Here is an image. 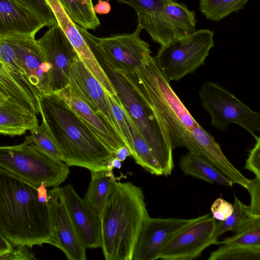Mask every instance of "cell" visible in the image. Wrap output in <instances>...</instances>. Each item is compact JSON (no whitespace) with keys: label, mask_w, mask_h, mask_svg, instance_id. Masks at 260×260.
Instances as JSON below:
<instances>
[{"label":"cell","mask_w":260,"mask_h":260,"mask_svg":"<svg viewBox=\"0 0 260 260\" xmlns=\"http://www.w3.org/2000/svg\"><path fill=\"white\" fill-rule=\"evenodd\" d=\"M260 246L223 244L211 253L209 260H259Z\"/></svg>","instance_id":"obj_29"},{"label":"cell","mask_w":260,"mask_h":260,"mask_svg":"<svg viewBox=\"0 0 260 260\" xmlns=\"http://www.w3.org/2000/svg\"><path fill=\"white\" fill-rule=\"evenodd\" d=\"M40 113L68 166L108 169L114 154L57 94L38 98Z\"/></svg>","instance_id":"obj_3"},{"label":"cell","mask_w":260,"mask_h":260,"mask_svg":"<svg viewBox=\"0 0 260 260\" xmlns=\"http://www.w3.org/2000/svg\"><path fill=\"white\" fill-rule=\"evenodd\" d=\"M77 27L91 51L100 54L114 69L134 72L142 64L145 57L151 54L150 45L141 38L142 29L138 25L131 34L104 38L94 36L78 25Z\"/></svg>","instance_id":"obj_9"},{"label":"cell","mask_w":260,"mask_h":260,"mask_svg":"<svg viewBox=\"0 0 260 260\" xmlns=\"http://www.w3.org/2000/svg\"><path fill=\"white\" fill-rule=\"evenodd\" d=\"M0 89L22 107L40 114L38 98L26 79L12 48L5 39L1 38Z\"/></svg>","instance_id":"obj_14"},{"label":"cell","mask_w":260,"mask_h":260,"mask_svg":"<svg viewBox=\"0 0 260 260\" xmlns=\"http://www.w3.org/2000/svg\"><path fill=\"white\" fill-rule=\"evenodd\" d=\"M37 114L8 99L0 102V134L21 136L38 125Z\"/></svg>","instance_id":"obj_22"},{"label":"cell","mask_w":260,"mask_h":260,"mask_svg":"<svg viewBox=\"0 0 260 260\" xmlns=\"http://www.w3.org/2000/svg\"><path fill=\"white\" fill-rule=\"evenodd\" d=\"M67 87L92 110L102 113L122 139L107 91L86 68L79 57L71 66Z\"/></svg>","instance_id":"obj_16"},{"label":"cell","mask_w":260,"mask_h":260,"mask_svg":"<svg viewBox=\"0 0 260 260\" xmlns=\"http://www.w3.org/2000/svg\"><path fill=\"white\" fill-rule=\"evenodd\" d=\"M232 213L225 220L216 223L213 237L218 240L222 234L229 231L235 233L240 231L248 222L250 216L246 210V205L243 204L236 196Z\"/></svg>","instance_id":"obj_30"},{"label":"cell","mask_w":260,"mask_h":260,"mask_svg":"<svg viewBox=\"0 0 260 260\" xmlns=\"http://www.w3.org/2000/svg\"><path fill=\"white\" fill-rule=\"evenodd\" d=\"M48 194L55 246L60 249L69 260L86 259V248L74 228L61 187H54Z\"/></svg>","instance_id":"obj_15"},{"label":"cell","mask_w":260,"mask_h":260,"mask_svg":"<svg viewBox=\"0 0 260 260\" xmlns=\"http://www.w3.org/2000/svg\"><path fill=\"white\" fill-rule=\"evenodd\" d=\"M179 166L185 175L210 183H217L226 186H232L234 184L211 164L189 151L181 157Z\"/></svg>","instance_id":"obj_24"},{"label":"cell","mask_w":260,"mask_h":260,"mask_svg":"<svg viewBox=\"0 0 260 260\" xmlns=\"http://www.w3.org/2000/svg\"><path fill=\"white\" fill-rule=\"evenodd\" d=\"M99 215L105 258L132 260L143 222L149 216L141 188L129 182L116 181Z\"/></svg>","instance_id":"obj_4"},{"label":"cell","mask_w":260,"mask_h":260,"mask_svg":"<svg viewBox=\"0 0 260 260\" xmlns=\"http://www.w3.org/2000/svg\"><path fill=\"white\" fill-rule=\"evenodd\" d=\"M29 132L32 141L41 151L54 159L63 161L61 153L43 121Z\"/></svg>","instance_id":"obj_32"},{"label":"cell","mask_w":260,"mask_h":260,"mask_svg":"<svg viewBox=\"0 0 260 260\" xmlns=\"http://www.w3.org/2000/svg\"><path fill=\"white\" fill-rule=\"evenodd\" d=\"M61 188L69 215L82 244L86 249L101 248L99 214L79 196L72 185L68 184Z\"/></svg>","instance_id":"obj_17"},{"label":"cell","mask_w":260,"mask_h":260,"mask_svg":"<svg viewBox=\"0 0 260 260\" xmlns=\"http://www.w3.org/2000/svg\"><path fill=\"white\" fill-rule=\"evenodd\" d=\"M93 53L112 83L124 112L157 161L162 176H170L174 168L173 150L152 111L121 71L113 69L96 52Z\"/></svg>","instance_id":"obj_5"},{"label":"cell","mask_w":260,"mask_h":260,"mask_svg":"<svg viewBox=\"0 0 260 260\" xmlns=\"http://www.w3.org/2000/svg\"><path fill=\"white\" fill-rule=\"evenodd\" d=\"M152 218L143 221L133 250L132 260H155L167 242L179 231L200 219Z\"/></svg>","instance_id":"obj_13"},{"label":"cell","mask_w":260,"mask_h":260,"mask_svg":"<svg viewBox=\"0 0 260 260\" xmlns=\"http://www.w3.org/2000/svg\"><path fill=\"white\" fill-rule=\"evenodd\" d=\"M130 6L136 12L137 25L160 46L177 39L166 6L177 0H115Z\"/></svg>","instance_id":"obj_18"},{"label":"cell","mask_w":260,"mask_h":260,"mask_svg":"<svg viewBox=\"0 0 260 260\" xmlns=\"http://www.w3.org/2000/svg\"><path fill=\"white\" fill-rule=\"evenodd\" d=\"M0 259H36L34 254L29 250V248L25 245H12L10 251L0 254Z\"/></svg>","instance_id":"obj_38"},{"label":"cell","mask_w":260,"mask_h":260,"mask_svg":"<svg viewBox=\"0 0 260 260\" xmlns=\"http://www.w3.org/2000/svg\"><path fill=\"white\" fill-rule=\"evenodd\" d=\"M214 35L209 29H201L160 46L154 57L169 82L180 80L204 64L214 45Z\"/></svg>","instance_id":"obj_7"},{"label":"cell","mask_w":260,"mask_h":260,"mask_svg":"<svg viewBox=\"0 0 260 260\" xmlns=\"http://www.w3.org/2000/svg\"><path fill=\"white\" fill-rule=\"evenodd\" d=\"M216 221L210 214L184 228L165 245L158 259L163 260H192L212 245L219 244L213 234Z\"/></svg>","instance_id":"obj_10"},{"label":"cell","mask_w":260,"mask_h":260,"mask_svg":"<svg viewBox=\"0 0 260 260\" xmlns=\"http://www.w3.org/2000/svg\"><path fill=\"white\" fill-rule=\"evenodd\" d=\"M0 233L12 245L55 246L49 204L38 187L0 167Z\"/></svg>","instance_id":"obj_2"},{"label":"cell","mask_w":260,"mask_h":260,"mask_svg":"<svg viewBox=\"0 0 260 260\" xmlns=\"http://www.w3.org/2000/svg\"><path fill=\"white\" fill-rule=\"evenodd\" d=\"M254 139L256 143L249 152L244 169L252 172L255 177L260 179V138L256 136Z\"/></svg>","instance_id":"obj_36"},{"label":"cell","mask_w":260,"mask_h":260,"mask_svg":"<svg viewBox=\"0 0 260 260\" xmlns=\"http://www.w3.org/2000/svg\"><path fill=\"white\" fill-rule=\"evenodd\" d=\"M218 243L260 246V217H251L240 231L232 237L224 238Z\"/></svg>","instance_id":"obj_31"},{"label":"cell","mask_w":260,"mask_h":260,"mask_svg":"<svg viewBox=\"0 0 260 260\" xmlns=\"http://www.w3.org/2000/svg\"><path fill=\"white\" fill-rule=\"evenodd\" d=\"M91 180L84 200L100 214L112 192L116 178L108 169L90 171Z\"/></svg>","instance_id":"obj_23"},{"label":"cell","mask_w":260,"mask_h":260,"mask_svg":"<svg viewBox=\"0 0 260 260\" xmlns=\"http://www.w3.org/2000/svg\"><path fill=\"white\" fill-rule=\"evenodd\" d=\"M112 166L113 168H115L120 169L121 167V161L115 156L112 158Z\"/></svg>","instance_id":"obj_42"},{"label":"cell","mask_w":260,"mask_h":260,"mask_svg":"<svg viewBox=\"0 0 260 260\" xmlns=\"http://www.w3.org/2000/svg\"><path fill=\"white\" fill-rule=\"evenodd\" d=\"M65 35L76 51L80 59L104 89L116 95L114 88L100 64L85 39L75 24L67 14L59 0H46Z\"/></svg>","instance_id":"obj_19"},{"label":"cell","mask_w":260,"mask_h":260,"mask_svg":"<svg viewBox=\"0 0 260 260\" xmlns=\"http://www.w3.org/2000/svg\"><path fill=\"white\" fill-rule=\"evenodd\" d=\"M250 0H200L199 10L206 19L218 22L245 6Z\"/></svg>","instance_id":"obj_28"},{"label":"cell","mask_w":260,"mask_h":260,"mask_svg":"<svg viewBox=\"0 0 260 260\" xmlns=\"http://www.w3.org/2000/svg\"><path fill=\"white\" fill-rule=\"evenodd\" d=\"M44 23L14 0H0V38L22 35L35 37Z\"/></svg>","instance_id":"obj_21"},{"label":"cell","mask_w":260,"mask_h":260,"mask_svg":"<svg viewBox=\"0 0 260 260\" xmlns=\"http://www.w3.org/2000/svg\"><path fill=\"white\" fill-rule=\"evenodd\" d=\"M55 93L71 107L113 153L124 145L121 137L105 117L92 110L67 86Z\"/></svg>","instance_id":"obj_20"},{"label":"cell","mask_w":260,"mask_h":260,"mask_svg":"<svg viewBox=\"0 0 260 260\" xmlns=\"http://www.w3.org/2000/svg\"><path fill=\"white\" fill-rule=\"evenodd\" d=\"M246 189L251 198L250 204L246 206L247 212L251 217H260V179L249 180Z\"/></svg>","instance_id":"obj_35"},{"label":"cell","mask_w":260,"mask_h":260,"mask_svg":"<svg viewBox=\"0 0 260 260\" xmlns=\"http://www.w3.org/2000/svg\"><path fill=\"white\" fill-rule=\"evenodd\" d=\"M107 93L113 113L119 127L123 141L131 153L133 149L131 119L124 112L117 95H111L107 92Z\"/></svg>","instance_id":"obj_33"},{"label":"cell","mask_w":260,"mask_h":260,"mask_svg":"<svg viewBox=\"0 0 260 260\" xmlns=\"http://www.w3.org/2000/svg\"><path fill=\"white\" fill-rule=\"evenodd\" d=\"M93 10L96 14H107L110 12L111 6L107 1L99 0L98 3L93 6Z\"/></svg>","instance_id":"obj_39"},{"label":"cell","mask_w":260,"mask_h":260,"mask_svg":"<svg viewBox=\"0 0 260 260\" xmlns=\"http://www.w3.org/2000/svg\"><path fill=\"white\" fill-rule=\"evenodd\" d=\"M133 149L131 152L136 162L152 175L162 176L160 166L148 145L131 120Z\"/></svg>","instance_id":"obj_27"},{"label":"cell","mask_w":260,"mask_h":260,"mask_svg":"<svg viewBox=\"0 0 260 260\" xmlns=\"http://www.w3.org/2000/svg\"><path fill=\"white\" fill-rule=\"evenodd\" d=\"M11 248L12 245L0 233V254L8 252Z\"/></svg>","instance_id":"obj_41"},{"label":"cell","mask_w":260,"mask_h":260,"mask_svg":"<svg viewBox=\"0 0 260 260\" xmlns=\"http://www.w3.org/2000/svg\"><path fill=\"white\" fill-rule=\"evenodd\" d=\"M8 99L4 93L0 89V102H3Z\"/></svg>","instance_id":"obj_43"},{"label":"cell","mask_w":260,"mask_h":260,"mask_svg":"<svg viewBox=\"0 0 260 260\" xmlns=\"http://www.w3.org/2000/svg\"><path fill=\"white\" fill-rule=\"evenodd\" d=\"M0 167L37 187H58L69 173L65 162L44 153L29 135L20 144L0 146Z\"/></svg>","instance_id":"obj_6"},{"label":"cell","mask_w":260,"mask_h":260,"mask_svg":"<svg viewBox=\"0 0 260 260\" xmlns=\"http://www.w3.org/2000/svg\"><path fill=\"white\" fill-rule=\"evenodd\" d=\"M166 11L174 27L178 38L186 37L196 30V15L186 4L172 2L165 7Z\"/></svg>","instance_id":"obj_26"},{"label":"cell","mask_w":260,"mask_h":260,"mask_svg":"<svg viewBox=\"0 0 260 260\" xmlns=\"http://www.w3.org/2000/svg\"><path fill=\"white\" fill-rule=\"evenodd\" d=\"M36 41L50 66L52 91L57 92L68 85L71 66L79 56L58 23Z\"/></svg>","instance_id":"obj_12"},{"label":"cell","mask_w":260,"mask_h":260,"mask_svg":"<svg viewBox=\"0 0 260 260\" xmlns=\"http://www.w3.org/2000/svg\"><path fill=\"white\" fill-rule=\"evenodd\" d=\"M121 71L149 107L173 150L183 147L219 170L229 159L172 88L155 57L147 54L134 72Z\"/></svg>","instance_id":"obj_1"},{"label":"cell","mask_w":260,"mask_h":260,"mask_svg":"<svg viewBox=\"0 0 260 260\" xmlns=\"http://www.w3.org/2000/svg\"><path fill=\"white\" fill-rule=\"evenodd\" d=\"M211 212L215 219L223 221L227 218L233 211V205L219 198L215 200L211 207Z\"/></svg>","instance_id":"obj_37"},{"label":"cell","mask_w":260,"mask_h":260,"mask_svg":"<svg viewBox=\"0 0 260 260\" xmlns=\"http://www.w3.org/2000/svg\"><path fill=\"white\" fill-rule=\"evenodd\" d=\"M72 21L85 30H95L101 22L93 10L92 0H59Z\"/></svg>","instance_id":"obj_25"},{"label":"cell","mask_w":260,"mask_h":260,"mask_svg":"<svg viewBox=\"0 0 260 260\" xmlns=\"http://www.w3.org/2000/svg\"><path fill=\"white\" fill-rule=\"evenodd\" d=\"M114 156L120 161H124L128 156H131L129 149L124 145L114 152Z\"/></svg>","instance_id":"obj_40"},{"label":"cell","mask_w":260,"mask_h":260,"mask_svg":"<svg viewBox=\"0 0 260 260\" xmlns=\"http://www.w3.org/2000/svg\"><path fill=\"white\" fill-rule=\"evenodd\" d=\"M199 95L211 118V125L221 131L231 124H238L254 138L260 131V114L253 111L233 93L212 81L204 82Z\"/></svg>","instance_id":"obj_8"},{"label":"cell","mask_w":260,"mask_h":260,"mask_svg":"<svg viewBox=\"0 0 260 260\" xmlns=\"http://www.w3.org/2000/svg\"><path fill=\"white\" fill-rule=\"evenodd\" d=\"M35 14L45 24L50 27L57 24L54 14L46 0H14Z\"/></svg>","instance_id":"obj_34"},{"label":"cell","mask_w":260,"mask_h":260,"mask_svg":"<svg viewBox=\"0 0 260 260\" xmlns=\"http://www.w3.org/2000/svg\"><path fill=\"white\" fill-rule=\"evenodd\" d=\"M12 48L35 95L52 93L50 66L35 37L17 35L5 38Z\"/></svg>","instance_id":"obj_11"}]
</instances>
